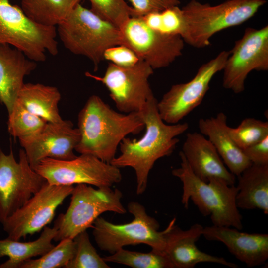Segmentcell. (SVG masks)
<instances>
[{"mask_svg": "<svg viewBox=\"0 0 268 268\" xmlns=\"http://www.w3.org/2000/svg\"><path fill=\"white\" fill-rule=\"evenodd\" d=\"M80 139L77 128L69 120L47 122L34 138L21 144L31 168L42 159L50 158L67 160L75 158L74 150Z\"/></svg>", "mask_w": 268, "mask_h": 268, "instance_id": "2e32d148", "label": "cell"}, {"mask_svg": "<svg viewBox=\"0 0 268 268\" xmlns=\"http://www.w3.org/2000/svg\"><path fill=\"white\" fill-rule=\"evenodd\" d=\"M227 226L203 227L202 236L223 243L235 258L248 267L265 264L268 259V234L248 233Z\"/></svg>", "mask_w": 268, "mask_h": 268, "instance_id": "ac0fdd59", "label": "cell"}, {"mask_svg": "<svg viewBox=\"0 0 268 268\" xmlns=\"http://www.w3.org/2000/svg\"><path fill=\"white\" fill-rule=\"evenodd\" d=\"M81 0H21V8L34 23L56 27L63 21Z\"/></svg>", "mask_w": 268, "mask_h": 268, "instance_id": "d4e9b609", "label": "cell"}, {"mask_svg": "<svg viewBox=\"0 0 268 268\" xmlns=\"http://www.w3.org/2000/svg\"><path fill=\"white\" fill-rule=\"evenodd\" d=\"M34 170L48 183L57 185L86 184L111 187L122 179L119 168L88 154L67 160L44 158Z\"/></svg>", "mask_w": 268, "mask_h": 268, "instance_id": "9c48e42d", "label": "cell"}, {"mask_svg": "<svg viewBox=\"0 0 268 268\" xmlns=\"http://www.w3.org/2000/svg\"><path fill=\"white\" fill-rule=\"evenodd\" d=\"M91 10L119 28L132 16L127 0H88Z\"/></svg>", "mask_w": 268, "mask_h": 268, "instance_id": "4dcf8cb0", "label": "cell"}, {"mask_svg": "<svg viewBox=\"0 0 268 268\" xmlns=\"http://www.w3.org/2000/svg\"><path fill=\"white\" fill-rule=\"evenodd\" d=\"M56 27L36 24L10 0H0V43L22 51L30 60L44 62L46 54L58 53Z\"/></svg>", "mask_w": 268, "mask_h": 268, "instance_id": "ba28073f", "label": "cell"}, {"mask_svg": "<svg viewBox=\"0 0 268 268\" xmlns=\"http://www.w3.org/2000/svg\"><path fill=\"white\" fill-rule=\"evenodd\" d=\"M47 182L30 166L23 149L17 161L0 149V222L2 224Z\"/></svg>", "mask_w": 268, "mask_h": 268, "instance_id": "4fadbf2b", "label": "cell"}, {"mask_svg": "<svg viewBox=\"0 0 268 268\" xmlns=\"http://www.w3.org/2000/svg\"><path fill=\"white\" fill-rule=\"evenodd\" d=\"M242 151L252 163L268 164V136Z\"/></svg>", "mask_w": 268, "mask_h": 268, "instance_id": "836d02e7", "label": "cell"}, {"mask_svg": "<svg viewBox=\"0 0 268 268\" xmlns=\"http://www.w3.org/2000/svg\"><path fill=\"white\" fill-rule=\"evenodd\" d=\"M266 2V0H227L212 5L191 0L181 8L180 36L193 47L204 48L210 45L214 35L246 22Z\"/></svg>", "mask_w": 268, "mask_h": 268, "instance_id": "3957f363", "label": "cell"}, {"mask_svg": "<svg viewBox=\"0 0 268 268\" xmlns=\"http://www.w3.org/2000/svg\"><path fill=\"white\" fill-rule=\"evenodd\" d=\"M57 33L66 49L88 58L95 70L108 48L122 45L120 29L80 3L57 26Z\"/></svg>", "mask_w": 268, "mask_h": 268, "instance_id": "5b68a950", "label": "cell"}, {"mask_svg": "<svg viewBox=\"0 0 268 268\" xmlns=\"http://www.w3.org/2000/svg\"><path fill=\"white\" fill-rule=\"evenodd\" d=\"M70 204L65 213L55 222L57 234L54 240L73 239L80 233L92 227L103 213L110 211L123 214L126 210L121 202L122 193L110 187L95 189L86 184H77L71 194Z\"/></svg>", "mask_w": 268, "mask_h": 268, "instance_id": "52a82bcc", "label": "cell"}, {"mask_svg": "<svg viewBox=\"0 0 268 268\" xmlns=\"http://www.w3.org/2000/svg\"><path fill=\"white\" fill-rule=\"evenodd\" d=\"M21 50L7 44L0 43V102L11 112L25 76L37 67Z\"/></svg>", "mask_w": 268, "mask_h": 268, "instance_id": "ffe728a7", "label": "cell"}, {"mask_svg": "<svg viewBox=\"0 0 268 268\" xmlns=\"http://www.w3.org/2000/svg\"><path fill=\"white\" fill-rule=\"evenodd\" d=\"M228 131L236 144L243 150L268 136V122L246 118L236 128L228 126Z\"/></svg>", "mask_w": 268, "mask_h": 268, "instance_id": "f1b7e54d", "label": "cell"}, {"mask_svg": "<svg viewBox=\"0 0 268 268\" xmlns=\"http://www.w3.org/2000/svg\"><path fill=\"white\" fill-rule=\"evenodd\" d=\"M47 122L35 115L16 101L8 114L7 128L10 134L17 138L20 145L34 138L44 128Z\"/></svg>", "mask_w": 268, "mask_h": 268, "instance_id": "484cf974", "label": "cell"}, {"mask_svg": "<svg viewBox=\"0 0 268 268\" xmlns=\"http://www.w3.org/2000/svg\"><path fill=\"white\" fill-rule=\"evenodd\" d=\"M57 234L55 227L45 226L38 239L33 241L19 242L9 238L0 240V258L8 260L0 264V268H19L27 260L42 256L55 246L52 243Z\"/></svg>", "mask_w": 268, "mask_h": 268, "instance_id": "cb8c5ba5", "label": "cell"}, {"mask_svg": "<svg viewBox=\"0 0 268 268\" xmlns=\"http://www.w3.org/2000/svg\"><path fill=\"white\" fill-rule=\"evenodd\" d=\"M130 3L132 16L144 17L148 14L161 11L169 7L179 6V0H128Z\"/></svg>", "mask_w": 268, "mask_h": 268, "instance_id": "1f68e13d", "label": "cell"}, {"mask_svg": "<svg viewBox=\"0 0 268 268\" xmlns=\"http://www.w3.org/2000/svg\"><path fill=\"white\" fill-rule=\"evenodd\" d=\"M75 250V243L73 239H63L39 258L27 260L19 268H65L73 258Z\"/></svg>", "mask_w": 268, "mask_h": 268, "instance_id": "83f0119b", "label": "cell"}, {"mask_svg": "<svg viewBox=\"0 0 268 268\" xmlns=\"http://www.w3.org/2000/svg\"><path fill=\"white\" fill-rule=\"evenodd\" d=\"M153 73L152 68L140 60L128 67L109 63L102 76L88 72L85 75L103 84L117 109L127 114L139 112L154 97L148 81Z\"/></svg>", "mask_w": 268, "mask_h": 268, "instance_id": "30bf717a", "label": "cell"}, {"mask_svg": "<svg viewBox=\"0 0 268 268\" xmlns=\"http://www.w3.org/2000/svg\"><path fill=\"white\" fill-rule=\"evenodd\" d=\"M128 209L134 219L127 223L114 224L100 216L96 219L92 227V234L98 247L113 254L127 245L144 244L152 250L164 254L168 232L176 218L160 231L158 222L147 213L142 204L130 202Z\"/></svg>", "mask_w": 268, "mask_h": 268, "instance_id": "8992f818", "label": "cell"}, {"mask_svg": "<svg viewBox=\"0 0 268 268\" xmlns=\"http://www.w3.org/2000/svg\"><path fill=\"white\" fill-rule=\"evenodd\" d=\"M120 29L122 45L131 49L153 70L168 67L182 55L185 42L180 36L162 33L143 17L131 16Z\"/></svg>", "mask_w": 268, "mask_h": 268, "instance_id": "8fae6325", "label": "cell"}, {"mask_svg": "<svg viewBox=\"0 0 268 268\" xmlns=\"http://www.w3.org/2000/svg\"><path fill=\"white\" fill-rule=\"evenodd\" d=\"M75 243L74 256L65 268H110L91 243L86 230L73 239Z\"/></svg>", "mask_w": 268, "mask_h": 268, "instance_id": "f546056e", "label": "cell"}, {"mask_svg": "<svg viewBox=\"0 0 268 268\" xmlns=\"http://www.w3.org/2000/svg\"><path fill=\"white\" fill-rule=\"evenodd\" d=\"M180 166L172 170V175L183 185L182 203L188 208L191 200L202 215L209 216L213 225L243 228L242 216L236 204L237 186L222 179L213 178L205 182L192 172L182 152Z\"/></svg>", "mask_w": 268, "mask_h": 268, "instance_id": "277c9868", "label": "cell"}, {"mask_svg": "<svg viewBox=\"0 0 268 268\" xmlns=\"http://www.w3.org/2000/svg\"><path fill=\"white\" fill-rule=\"evenodd\" d=\"M203 227L195 223L188 229L182 230L172 224L167 236L164 254L169 260L172 268H193L199 263H213L231 268L238 265L228 261L223 257H217L200 250L196 242L202 235Z\"/></svg>", "mask_w": 268, "mask_h": 268, "instance_id": "e0dca14e", "label": "cell"}, {"mask_svg": "<svg viewBox=\"0 0 268 268\" xmlns=\"http://www.w3.org/2000/svg\"><path fill=\"white\" fill-rule=\"evenodd\" d=\"M73 185L47 182L2 224L8 238L19 240L40 231L53 220L56 209L71 195Z\"/></svg>", "mask_w": 268, "mask_h": 268, "instance_id": "5bb4252c", "label": "cell"}, {"mask_svg": "<svg viewBox=\"0 0 268 268\" xmlns=\"http://www.w3.org/2000/svg\"><path fill=\"white\" fill-rule=\"evenodd\" d=\"M229 51H222L202 64L193 78L172 85L159 101L157 107L161 119L167 124L179 123L200 105L209 88L213 77L224 68Z\"/></svg>", "mask_w": 268, "mask_h": 268, "instance_id": "7c38bea8", "label": "cell"}, {"mask_svg": "<svg viewBox=\"0 0 268 268\" xmlns=\"http://www.w3.org/2000/svg\"><path fill=\"white\" fill-rule=\"evenodd\" d=\"M237 177V207L259 209L268 214V164L252 163Z\"/></svg>", "mask_w": 268, "mask_h": 268, "instance_id": "7402d4cb", "label": "cell"}, {"mask_svg": "<svg viewBox=\"0 0 268 268\" xmlns=\"http://www.w3.org/2000/svg\"><path fill=\"white\" fill-rule=\"evenodd\" d=\"M268 70V26L248 27L229 51L224 68L223 86L236 94L245 89V82L252 71Z\"/></svg>", "mask_w": 268, "mask_h": 268, "instance_id": "9a60e30c", "label": "cell"}, {"mask_svg": "<svg viewBox=\"0 0 268 268\" xmlns=\"http://www.w3.org/2000/svg\"><path fill=\"white\" fill-rule=\"evenodd\" d=\"M103 258L107 263L121 264L133 268H172L164 254L153 250L142 253L122 248Z\"/></svg>", "mask_w": 268, "mask_h": 268, "instance_id": "4316f807", "label": "cell"}, {"mask_svg": "<svg viewBox=\"0 0 268 268\" xmlns=\"http://www.w3.org/2000/svg\"><path fill=\"white\" fill-rule=\"evenodd\" d=\"M104 60L123 67L134 66L140 60L134 51L123 45L108 48L104 52Z\"/></svg>", "mask_w": 268, "mask_h": 268, "instance_id": "d6a6232c", "label": "cell"}, {"mask_svg": "<svg viewBox=\"0 0 268 268\" xmlns=\"http://www.w3.org/2000/svg\"><path fill=\"white\" fill-rule=\"evenodd\" d=\"M155 97L148 101L139 112L146 128L140 139L125 137L120 143V154L111 164L118 167H130L135 171L136 193L146 190L149 172L159 159L169 156L179 139L177 136L189 128L187 122L167 124L160 117Z\"/></svg>", "mask_w": 268, "mask_h": 268, "instance_id": "6da1fadb", "label": "cell"}, {"mask_svg": "<svg viewBox=\"0 0 268 268\" xmlns=\"http://www.w3.org/2000/svg\"><path fill=\"white\" fill-rule=\"evenodd\" d=\"M227 120V116L220 112L215 117L200 119L198 127L213 145L229 171L238 176L252 163L230 135Z\"/></svg>", "mask_w": 268, "mask_h": 268, "instance_id": "44dd1931", "label": "cell"}, {"mask_svg": "<svg viewBox=\"0 0 268 268\" xmlns=\"http://www.w3.org/2000/svg\"><path fill=\"white\" fill-rule=\"evenodd\" d=\"M192 172L203 181L213 178L233 185L236 176L226 167L215 148L201 133L187 134L181 151Z\"/></svg>", "mask_w": 268, "mask_h": 268, "instance_id": "d6986e66", "label": "cell"}, {"mask_svg": "<svg viewBox=\"0 0 268 268\" xmlns=\"http://www.w3.org/2000/svg\"><path fill=\"white\" fill-rule=\"evenodd\" d=\"M61 95L58 89L41 83H24L20 90L16 101L30 112L47 122L63 121L58 104Z\"/></svg>", "mask_w": 268, "mask_h": 268, "instance_id": "603a6c76", "label": "cell"}, {"mask_svg": "<svg viewBox=\"0 0 268 268\" xmlns=\"http://www.w3.org/2000/svg\"><path fill=\"white\" fill-rule=\"evenodd\" d=\"M144 127L139 112L118 113L99 96L92 95L78 115L80 139L75 150L110 163L122 140L129 134L139 133Z\"/></svg>", "mask_w": 268, "mask_h": 268, "instance_id": "7a4b0ae2", "label": "cell"}]
</instances>
